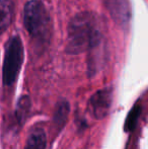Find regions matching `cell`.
<instances>
[{"label":"cell","mask_w":148,"mask_h":149,"mask_svg":"<svg viewBox=\"0 0 148 149\" xmlns=\"http://www.w3.org/2000/svg\"><path fill=\"white\" fill-rule=\"evenodd\" d=\"M32 102L31 98L28 95H24L18 100L17 107H16V117L19 121H24L28 117V112L31 111Z\"/></svg>","instance_id":"obj_9"},{"label":"cell","mask_w":148,"mask_h":149,"mask_svg":"<svg viewBox=\"0 0 148 149\" xmlns=\"http://www.w3.org/2000/svg\"><path fill=\"white\" fill-rule=\"evenodd\" d=\"M141 114V107L136 104L134 106V108L130 111L128 117L126 119V124H125V130L127 132L133 131L134 128L136 127V124L138 122L139 116Z\"/></svg>","instance_id":"obj_10"},{"label":"cell","mask_w":148,"mask_h":149,"mask_svg":"<svg viewBox=\"0 0 148 149\" xmlns=\"http://www.w3.org/2000/svg\"><path fill=\"white\" fill-rule=\"evenodd\" d=\"M13 4L10 0H0V35L7 30L12 22Z\"/></svg>","instance_id":"obj_8"},{"label":"cell","mask_w":148,"mask_h":149,"mask_svg":"<svg viewBox=\"0 0 148 149\" xmlns=\"http://www.w3.org/2000/svg\"><path fill=\"white\" fill-rule=\"evenodd\" d=\"M24 61V45L19 36H13L8 40L5 47L2 79L6 86L12 85L17 79Z\"/></svg>","instance_id":"obj_3"},{"label":"cell","mask_w":148,"mask_h":149,"mask_svg":"<svg viewBox=\"0 0 148 149\" xmlns=\"http://www.w3.org/2000/svg\"><path fill=\"white\" fill-rule=\"evenodd\" d=\"M66 51L78 55L106 41L99 17L91 12H81L74 16L67 29Z\"/></svg>","instance_id":"obj_1"},{"label":"cell","mask_w":148,"mask_h":149,"mask_svg":"<svg viewBox=\"0 0 148 149\" xmlns=\"http://www.w3.org/2000/svg\"><path fill=\"white\" fill-rule=\"evenodd\" d=\"M113 102L111 87L99 89L90 96L87 104V111L95 120H103L109 115Z\"/></svg>","instance_id":"obj_4"},{"label":"cell","mask_w":148,"mask_h":149,"mask_svg":"<svg viewBox=\"0 0 148 149\" xmlns=\"http://www.w3.org/2000/svg\"><path fill=\"white\" fill-rule=\"evenodd\" d=\"M48 137L44 128L36 126L28 132L24 149H46Z\"/></svg>","instance_id":"obj_6"},{"label":"cell","mask_w":148,"mask_h":149,"mask_svg":"<svg viewBox=\"0 0 148 149\" xmlns=\"http://www.w3.org/2000/svg\"><path fill=\"white\" fill-rule=\"evenodd\" d=\"M112 19L121 28L129 26L131 20V5L129 0H104Z\"/></svg>","instance_id":"obj_5"},{"label":"cell","mask_w":148,"mask_h":149,"mask_svg":"<svg viewBox=\"0 0 148 149\" xmlns=\"http://www.w3.org/2000/svg\"><path fill=\"white\" fill-rule=\"evenodd\" d=\"M24 24L35 43L44 46L51 37V18L46 6L40 0H30L24 9Z\"/></svg>","instance_id":"obj_2"},{"label":"cell","mask_w":148,"mask_h":149,"mask_svg":"<svg viewBox=\"0 0 148 149\" xmlns=\"http://www.w3.org/2000/svg\"><path fill=\"white\" fill-rule=\"evenodd\" d=\"M70 114V104L66 100H61L57 102L53 116V122L58 130L62 129L65 126Z\"/></svg>","instance_id":"obj_7"}]
</instances>
